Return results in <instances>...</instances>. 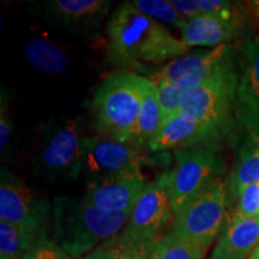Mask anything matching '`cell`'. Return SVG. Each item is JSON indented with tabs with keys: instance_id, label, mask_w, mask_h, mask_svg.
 <instances>
[{
	"instance_id": "obj_1",
	"label": "cell",
	"mask_w": 259,
	"mask_h": 259,
	"mask_svg": "<svg viewBox=\"0 0 259 259\" xmlns=\"http://www.w3.org/2000/svg\"><path fill=\"white\" fill-rule=\"evenodd\" d=\"M106 35L109 54L127 64H161L186 56L191 50L132 2L116 6L107 22Z\"/></svg>"
},
{
	"instance_id": "obj_2",
	"label": "cell",
	"mask_w": 259,
	"mask_h": 259,
	"mask_svg": "<svg viewBox=\"0 0 259 259\" xmlns=\"http://www.w3.org/2000/svg\"><path fill=\"white\" fill-rule=\"evenodd\" d=\"M53 241L72 258L82 259L118 236L130 213L102 211L84 198L59 196L52 204Z\"/></svg>"
},
{
	"instance_id": "obj_3",
	"label": "cell",
	"mask_w": 259,
	"mask_h": 259,
	"mask_svg": "<svg viewBox=\"0 0 259 259\" xmlns=\"http://www.w3.org/2000/svg\"><path fill=\"white\" fill-rule=\"evenodd\" d=\"M142 109V76L112 74L97 87L92 112L103 137L134 145Z\"/></svg>"
},
{
	"instance_id": "obj_4",
	"label": "cell",
	"mask_w": 259,
	"mask_h": 259,
	"mask_svg": "<svg viewBox=\"0 0 259 259\" xmlns=\"http://www.w3.org/2000/svg\"><path fill=\"white\" fill-rule=\"evenodd\" d=\"M79 116H54L42 127L32 155V170L56 183L80 178L83 141Z\"/></svg>"
},
{
	"instance_id": "obj_5",
	"label": "cell",
	"mask_w": 259,
	"mask_h": 259,
	"mask_svg": "<svg viewBox=\"0 0 259 259\" xmlns=\"http://www.w3.org/2000/svg\"><path fill=\"white\" fill-rule=\"evenodd\" d=\"M238 80L239 73L231 59L187 93L179 112L208 126L220 136L226 134L235 111Z\"/></svg>"
},
{
	"instance_id": "obj_6",
	"label": "cell",
	"mask_w": 259,
	"mask_h": 259,
	"mask_svg": "<svg viewBox=\"0 0 259 259\" xmlns=\"http://www.w3.org/2000/svg\"><path fill=\"white\" fill-rule=\"evenodd\" d=\"M169 157L150 158L143 149L103 137H84L80 163V177L85 185L96 181L125 176H142V167L160 164Z\"/></svg>"
},
{
	"instance_id": "obj_7",
	"label": "cell",
	"mask_w": 259,
	"mask_h": 259,
	"mask_svg": "<svg viewBox=\"0 0 259 259\" xmlns=\"http://www.w3.org/2000/svg\"><path fill=\"white\" fill-rule=\"evenodd\" d=\"M228 187L218 177L192 203L174 216L171 234L206 251L226 225Z\"/></svg>"
},
{
	"instance_id": "obj_8",
	"label": "cell",
	"mask_w": 259,
	"mask_h": 259,
	"mask_svg": "<svg viewBox=\"0 0 259 259\" xmlns=\"http://www.w3.org/2000/svg\"><path fill=\"white\" fill-rule=\"evenodd\" d=\"M174 156L176 166L167 170V192L176 216L220 177L223 163L211 145L176 150Z\"/></svg>"
},
{
	"instance_id": "obj_9",
	"label": "cell",
	"mask_w": 259,
	"mask_h": 259,
	"mask_svg": "<svg viewBox=\"0 0 259 259\" xmlns=\"http://www.w3.org/2000/svg\"><path fill=\"white\" fill-rule=\"evenodd\" d=\"M52 212L48 200L38 197L9 168L0 170V220L37 235H46L48 216Z\"/></svg>"
},
{
	"instance_id": "obj_10",
	"label": "cell",
	"mask_w": 259,
	"mask_h": 259,
	"mask_svg": "<svg viewBox=\"0 0 259 259\" xmlns=\"http://www.w3.org/2000/svg\"><path fill=\"white\" fill-rule=\"evenodd\" d=\"M28 4L41 21L83 37L96 34L112 8L108 0H41Z\"/></svg>"
},
{
	"instance_id": "obj_11",
	"label": "cell",
	"mask_w": 259,
	"mask_h": 259,
	"mask_svg": "<svg viewBox=\"0 0 259 259\" xmlns=\"http://www.w3.org/2000/svg\"><path fill=\"white\" fill-rule=\"evenodd\" d=\"M171 216L174 213L167 192V171H164L148 183L119 236L131 241H158L157 235L169 223Z\"/></svg>"
},
{
	"instance_id": "obj_12",
	"label": "cell",
	"mask_w": 259,
	"mask_h": 259,
	"mask_svg": "<svg viewBox=\"0 0 259 259\" xmlns=\"http://www.w3.org/2000/svg\"><path fill=\"white\" fill-rule=\"evenodd\" d=\"M231 44L222 45L208 51L187 53L186 56L177 58L163 65L151 76L150 79L155 83L176 84L179 88L190 92L216 72L222 65L231 60Z\"/></svg>"
},
{
	"instance_id": "obj_13",
	"label": "cell",
	"mask_w": 259,
	"mask_h": 259,
	"mask_svg": "<svg viewBox=\"0 0 259 259\" xmlns=\"http://www.w3.org/2000/svg\"><path fill=\"white\" fill-rule=\"evenodd\" d=\"M147 185L143 174L111 178L88 184L83 198L102 211L131 213Z\"/></svg>"
},
{
	"instance_id": "obj_14",
	"label": "cell",
	"mask_w": 259,
	"mask_h": 259,
	"mask_svg": "<svg viewBox=\"0 0 259 259\" xmlns=\"http://www.w3.org/2000/svg\"><path fill=\"white\" fill-rule=\"evenodd\" d=\"M219 138L218 132L179 112L163 122L148 149L151 153H161L169 149L181 150L211 145Z\"/></svg>"
},
{
	"instance_id": "obj_15",
	"label": "cell",
	"mask_w": 259,
	"mask_h": 259,
	"mask_svg": "<svg viewBox=\"0 0 259 259\" xmlns=\"http://www.w3.org/2000/svg\"><path fill=\"white\" fill-rule=\"evenodd\" d=\"M259 244V218L234 213L223 227L210 259H246Z\"/></svg>"
},
{
	"instance_id": "obj_16",
	"label": "cell",
	"mask_w": 259,
	"mask_h": 259,
	"mask_svg": "<svg viewBox=\"0 0 259 259\" xmlns=\"http://www.w3.org/2000/svg\"><path fill=\"white\" fill-rule=\"evenodd\" d=\"M235 113L246 124L259 125V38L244 48V69L236 87Z\"/></svg>"
},
{
	"instance_id": "obj_17",
	"label": "cell",
	"mask_w": 259,
	"mask_h": 259,
	"mask_svg": "<svg viewBox=\"0 0 259 259\" xmlns=\"http://www.w3.org/2000/svg\"><path fill=\"white\" fill-rule=\"evenodd\" d=\"M244 24L239 22L205 15L187 22L180 30V40L189 48L210 47L215 48L222 45H229L241 35Z\"/></svg>"
},
{
	"instance_id": "obj_18",
	"label": "cell",
	"mask_w": 259,
	"mask_h": 259,
	"mask_svg": "<svg viewBox=\"0 0 259 259\" xmlns=\"http://www.w3.org/2000/svg\"><path fill=\"white\" fill-rule=\"evenodd\" d=\"M163 125V115L158 100L156 83L142 76V109L139 115L134 145L148 148L149 143Z\"/></svg>"
},
{
	"instance_id": "obj_19",
	"label": "cell",
	"mask_w": 259,
	"mask_h": 259,
	"mask_svg": "<svg viewBox=\"0 0 259 259\" xmlns=\"http://www.w3.org/2000/svg\"><path fill=\"white\" fill-rule=\"evenodd\" d=\"M24 57L30 66L46 74H61L69 66L66 53L54 42L35 38L28 41L23 48Z\"/></svg>"
},
{
	"instance_id": "obj_20",
	"label": "cell",
	"mask_w": 259,
	"mask_h": 259,
	"mask_svg": "<svg viewBox=\"0 0 259 259\" xmlns=\"http://www.w3.org/2000/svg\"><path fill=\"white\" fill-rule=\"evenodd\" d=\"M156 244L125 240L118 235L82 259H151Z\"/></svg>"
},
{
	"instance_id": "obj_21",
	"label": "cell",
	"mask_w": 259,
	"mask_h": 259,
	"mask_svg": "<svg viewBox=\"0 0 259 259\" xmlns=\"http://www.w3.org/2000/svg\"><path fill=\"white\" fill-rule=\"evenodd\" d=\"M45 236L27 232L0 220V259H23Z\"/></svg>"
},
{
	"instance_id": "obj_22",
	"label": "cell",
	"mask_w": 259,
	"mask_h": 259,
	"mask_svg": "<svg viewBox=\"0 0 259 259\" xmlns=\"http://www.w3.org/2000/svg\"><path fill=\"white\" fill-rule=\"evenodd\" d=\"M259 183V142L240 158L227 181L228 197L238 200L242 191Z\"/></svg>"
},
{
	"instance_id": "obj_23",
	"label": "cell",
	"mask_w": 259,
	"mask_h": 259,
	"mask_svg": "<svg viewBox=\"0 0 259 259\" xmlns=\"http://www.w3.org/2000/svg\"><path fill=\"white\" fill-rule=\"evenodd\" d=\"M204 253L198 246L169 233L157 241L151 259H204Z\"/></svg>"
},
{
	"instance_id": "obj_24",
	"label": "cell",
	"mask_w": 259,
	"mask_h": 259,
	"mask_svg": "<svg viewBox=\"0 0 259 259\" xmlns=\"http://www.w3.org/2000/svg\"><path fill=\"white\" fill-rule=\"evenodd\" d=\"M132 4L148 17L160 22L161 24H169L179 30L189 22L174 9L169 0H134Z\"/></svg>"
},
{
	"instance_id": "obj_25",
	"label": "cell",
	"mask_w": 259,
	"mask_h": 259,
	"mask_svg": "<svg viewBox=\"0 0 259 259\" xmlns=\"http://www.w3.org/2000/svg\"><path fill=\"white\" fill-rule=\"evenodd\" d=\"M156 85L158 89V100H160L164 122L173 115H176L177 113H179L184 99H185L189 92L171 83L157 82Z\"/></svg>"
},
{
	"instance_id": "obj_26",
	"label": "cell",
	"mask_w": 259,
	"mask_h": 259,
	"mask_svg": "<svg viewBox=\"0 0 259 259\" xmlns=\"http://www.w3.org/2000/svg\"><path fill=\"white\" fill-rule=\"evenodd\" d=\"M14 134V121L10 115L9 109V97L8 93L2 92V100H0V151L3 158L8 155L10 142L12 141Z\"/></svg>"
},
{
	"instance_id": "obj_27",
	"label": "cell",
	"mask_w": 259,
	"mask_h": 259,
	"mask_svg": "<svg viewBox=\"0 0 259 259\" xmlns=\"http://www.w3.org/2000/svg\"><path fill=\"white\" fill-rule=\"evenodd\" d=\"M23 259H73L47 236L42 238L36 245L24 255Z\"/></svg>"
},
{
	"instance_id": "obj_28",
	"label": "cell",
	"mask_w": 259,
	"mask_h": 259,
	"mask_svg": "<svg viewBox=\"0 0 259 259\" xmlns=\"http://www.w3.org/2000/svg\"><path fill=\"white\" fill-rule=\"evenodd\" d=\"M235 213L245 218H259V183L242 191Z\"/></svg>"
},
{
	"instance_id": "obj_29",
	"label": "cell",
	"mask_w": 259,
	"mask_h": 259,
	"mask_svg": "<svg viewBox=\"0 0 259 259\" xmlns=\"http://www.w3.org/2000/svg\"><path fill=\"white\" fill-rule=\"evenodd\" d=\"M169 2L174 6V9L187 21L202 16L200 15L198 0H169Z\"/></svg>"
},
{
	"instance_id": "obj_30",
	"label": "cell",
	"mask_w": 259,
	"mask_h": 259,
	"mask_svg": "<svg viewBox=\"0 0 259 259\" xmlns=\"http://www.w3.org/2000/svg\"><path fill=\"white\" fill-rule=\"evenodd\" d=\"M248 259H259V244L257 245V247L254 248L253 252H252Z\"/></svg>"
}]
</instances>
